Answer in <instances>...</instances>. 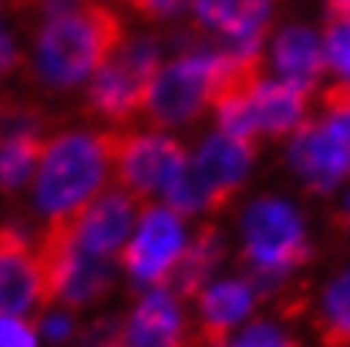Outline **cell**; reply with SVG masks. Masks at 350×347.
<instances>
[{"label":"cell","instance_id":"obj_1","mask_svg":"<svg viewBox=\"0 0 350 347\" xmlns=\"http://www.w3.org/2000/svg\"><path fill=\"white\" fill-rule=\"evenodd\" d=\"M239 240V277L256 290L260 304H276V317L286 320L293 283L317 253L306 213L286 196H256L243 209Z\"/></svg>","mask_w":350,"mask_h":347},{"label":"cell","instance_id":"obj_2","mask_svg":"<svg viewBox=\"0 0 350 347\" xmlns=\"http://www.w3.org/2000/svg\"><path fill=\"white\" fill-rule=\"evenodd\" d=\"M125 38V17L111 3L78 0L38 27L31 78L51 91H71L85 85Z\"/></svg>","mask_w":350,"mask_h":347},{"label":"cell","instance_id":"obj_3","mask_svg":"<svg viewBox=\"0 0 350 347\" xmlns=\"http://www.w3.org/2000/svg\"><path fill=\"white\" fill-rule=\"evenodd\" d=\"M286 172L306 196H337L350 185V88L330 85L320 91V112L310 115L286 138Z\"/></svg>","mask_w":350,"mask_h":347},{"label":"cell","instance_id":"obj_4","mask_svg":"<svg viewBox=\"0 0 350 347\" xmlns=\"http://www.w3.org/2000/svg\"><path fill=\"white\" fill-rule=\"evenodd\" d=\"M108 166V142L101 131H54L34 172V209L44 219L61 216L101 192Z\"/></svg>","mask_w":350,"mask_h":347},{"label":"cell","instance_id":"obj_5","mask_svg":"<svg viewBox=\"0 0 350 347\" xmlns=\"http://www.w3.org/2000/svg\"><path fill=\"white\" fill-rule=\"evenodd\" d=\"M162 68V44L152 34H135L125 38L122 47L88 78L81 112L88 118L111 122L125 129L129 122L142 118L145 94Z\"/></svg>","mask_w":350,"mask_h":347},{"label":"cell","instance_id":"obj_6","mask_svg":"<svg viewBox=\"0 0 350 347\" xmlns=\"http://www.w3.org/2000/svg\"><path fill=\"white\" fill-rule=\"evenodd\" d=\"M105 142H108V166L115 172V185L125 189L142 206L162 196V189L175 179V172L189 162L185 142L162 131L105 129Z\"/></svg>","mask_w":350,"mask_h":347},{"label":"cell","instance_id":"obj_7","mask_svg":"<svg viewBox=\"0 0 350 347\" xmlns=\"http://www.w3.org/2000/svg\"><path fill=\"white\" fill-rule=\"evenodd\" d=\"M209 47L213 41L189 27L182 34L178 57L162 64L155 81L145 94L142 118H148L152 129H175L189 125L199 108L206 105V75H209Z\"/></svg>","mask_w":350,"mask_h":347},{"label":"cell","instance_id":"obj_8","mask_svg":"<svg viewBox=\"0 0 350 347\" xmlns=\"http://www.w3.org/2000/svg\"><path fill=\"white\" fill-rule=\"evenodd\" d=\"M138 199H131L125 189H101L98 196H91L88 203L61 213V216L44 219V229L38 236L78 246L94 257H118V250L125 246V240L135 229V213H138Z\"/></svg>","mask_w":350,"mask_h":347},{"label":"cell","instance_id":"obj_9","mask_svg":"<svg viewBox=\"0 0 350 347\" xmlns=\"http://www.w3.org/2000/svg\"><path fill=\"white\" fill-rule=\"evenodd\" d=\"M34 243L44 266V307L78 310L111 294L118 280V263L111 257H94L47 236H34Z\"/></svg>","mask_w":350,"mask_h":347},{"label":"cell","instance_id":"obj_10","mask_svg":"<svg viewBox=\"0 0 350 347\" xmlns=\"http://www.w3.org/2000/svg\"><path fill=\"white\" fill-rule=\"evenodd\" d=\"M185 246V219L172 213L165 203H145L138 229L125 240V246L118 250V270L129 277L131 283L152 290L165 280V273L172 270L178 250Z\"/></svg>","mask_w":350,"mask_h":347},{"label":"cell","instance_id":"obj_11","mask_svg":"<svg viewBox=\"0 0 350 347\" xmlns=\"http://www.w3.org/2000/svg\"><path fill=\"white\" fill-rule=\"evenodd\" d=\"M44 310V266L27 226L0 222V317Z\"/></svg>","mask_w":350,"mask_h":347},{"label":"cell","instance_id":"obj_12","mask_svg":"<svg viewBox=\"0 0 350 347\" xmlns=\"http://www.w3.org/2000/svg\"><path fill=\"white\" fill-rule=\"evenodd\" d=\"M280 0H185L192 27L216 44L266 47Z\"/></svg>","mask_w":350,"mask_h":347},{"label":"cell","instance_id":"obj_13","mask_svg":"<svg viewBox=\"0 0 350 347\" xmlns=\"http://www.w3.org/2000/svg\"><path fill=\"white\" fill-rule=\"evenodd\" d=\"M260 145L239 142L226 131H216L202 142V149L196 152L192 166L199 169L206 189H209V203H213V216H219L222 209H229V203L243 192L250 169L256 162Z\"/></svg>","mask_w":350,"mask_h":347},{"label":"cell","instance_id":"obj_14","mask_svg":"<svg viewBox=\"0 0 350 347\" xmlns=\"http://www.w3.org/2000/svg\"><path fill=\"white\" fill-rule=\"evenodd\" d=\"M260 307L256 290L243 280H219L209 283L196 297V327H192V347H226L232 331Z\"/></svg>","mask_w":350,"mask_h":347},{"label":"cell","instance_id":"obj_15","mask_svg":"<svg viewBox=\"0 0 350 347\" xmlns=\"http://www.w3.org/2000/svg\"><path fill=\"white\" fill-rule=\"evenodd\" d=\"M266 68L273 71V78L290 81L310 94L323 88L330 75H327V54H323L320 31L310 24H286L273 31L269 51H266Z\"/></svg>","mask_w":350,"mask_h":347},{"label":"cell","instance_id":"obj_16","mask_svg":"<svg viewBox=\"0 0 350 347\" xmlns=\"http://www.w3.org/2000/svg\"><path fill=\"white\" fill-rule=\"evenodd\" d=\"M118 347H192V327L182 317V304L162 287L145 290L122 317Z\"/></svg>","mask_w":350,"mask_h":347},{"label":"cell","instance_id":"obj_17","mask_svg":"<svg viewBox=\"0 0 350 347\" xmlns=\"http://www.w3.org/2000/svg\"><path fill=\"white\" fill-rule=\"evenodd\" d=\"M222 260H226V233H222V226L219 222H199V229L185 240V246L178 250L172 270L165 273V280L159 287L169 290L178 304H189L209 287V280L222 266Z\"/></svg>","mask_w":350,"mask_h":347},{"label":"cell","instance_id":"obj_18","mask_svg":"<svg viewBox=\"0 0 350 347\" xmlns=\"http://www.w3.org/2000/svg\"><path fill=\"white\" fill-rule=\"evenodd\" d=\"M310 98L313 94L304 91V88L266 75L246 98L250 122H253V129L260 135V142L262 138H290L313 115L310 112Z\"/></svg>","mask_w":350,"mask_h":347},{"label":"cell","instance_id":"obj_19","mask_svg":"<svg viewBox=\"0 0 350 347\" xmlns=\"http://www.w3.org/2000/svg\"><path fill=\"white\" fill-rule=\"evenodd\" d=\"M310 320L323 347H350V260L320 283L310 300Z\"/></svg>","mask_w":350,"mask_h":347},{"label":"cell","instance_id":"obj_20","mask_svg":"<svg viewBox=\"0 0 350 347\" xmlns=\"http://www.w3.org/2000/svg\"><path fill=\"white\" fill-rule=\"evenodd\" d=\"M54 135V131H51ZM44 131H10L0 135V196L14 199L38 172L47 138Z\"/></svg>","mask_w":350,"mask_h":347},{"label":"cell","instance_id":"obj_21","mask_svg":"<svg viewBox=\"0 0 350 347\" xmlns=\"http://www.w3.org/2000/svg\"><path fill=\"white\" fill-rule=\"evenodd\" d=\"M320 38H323L330 81L350 88V14H327Z\"/></svg>","mask_w":350,"mask_h":347},{"label":"cell","instance_id":"obj_22","mask_svg":"<svg viewBox=\"0 0 350 347\" xmlns=\"http://www.w3.org/2000/svg\"><path fill=\"white\" fill-rule=\"evenodd\" d=\"M226 347H304V341L286 327L283 317H262L250 320L236 337H229Z\"/></svg>","mask_w":350,"mask_h":347},{"label":"cell","instance_id":"obj_23","mask_svg":"<svg viewBox=\"0 0 350 347\" xmlns=\"http://www.w3.org/2000/svg\"><path fill=\"white\" fill-rule=\"evenodd\" d=\"M118 344H122V317L105 313V317L91 320L88 327H81L75 334L71 347H118Z\"/></svg>","mask_w":350,"mask_h":347},{"label":"cell","instance_id":"obj_24","mask_svg":"<svg viewBox=\"0 0 350 347\" xmlns=\"http://www.w3.org/2000/svg\"><path fill=\"white\" fill-rule=\"evenodd\" d=\"M0 347H38L31 317H0Z\"/></svg>","mask_w":350,"mask_h":347},{"label":"cell","instance_id":"obj_25","mask_svg":"<svg viewBox=\"0 0 350 347\" xmlns=\"http://www.w3.org/2000/svg\"><path fill=\"white\" fill-rule=\"evenodd\" d=\"M122 3L142 21H169L185 7V0H122Z\"/></svg>","mask_w":350,"mask_h":347},{"label":"cell","instance_id":"obj_26","mask_svg":"<svg viewBox=\"0 0 350 347\" xmlns=\"http://www.w3.org/2000/svg\"><path fill=\"white\" fill-rule=\"evenodd\" d=\"M21 64H24V57H21L17 44L10 41V34H7V27H3V21H0V78L21 71Z\"/></svg>","mask_w":350,"mask_h":347},{"label":"cell","instance_id":"obj_27","mask_svg":"<svg viewBox=\"0 0 350 347\" xmlns=\"http://www.w3.org/2000/svg\"><path fill=\"white\" fill-rule=\"evenodd\" d=\"M337 226H340V233L350 236V185L340 189V203H337Z\"/></svg>","mask_w":350,"mask_h":347},{"label":"cell","instance_id":"obj_28","mask_svg":"<svg viewBox=\"0 0 350 347\" xmlns=\"http://www.w3.org/2000/svg\"><path fill=\"white\" fill-rule=\"evenodd\" d=\"M327 14H350V0H327Z\"/></svg>","mask_w":350,"mask_h":347},{"label":"cell","instance_id":"obj_29","mask_svg":"<svg viewBox=\"0 0 350 347\" xmlns=\"http://www.w3.org/2000/svg\"><path fill=\"white\" fill-rule=\"evenodd\" d=\"M7 105H10V94L0 91V125H3V115H7Z\"/></svg>","mask_w":350,"mask_h":347}]
</instances>
